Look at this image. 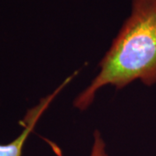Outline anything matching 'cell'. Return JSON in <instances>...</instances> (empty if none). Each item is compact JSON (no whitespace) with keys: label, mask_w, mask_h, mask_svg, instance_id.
I'll return each mask as SVG.
<instances>
[{"label":"cell","mask_w":156,"mask_h":156,"mask_svg":"<svg viewBox=\"0 0 156 156\" xmlns=\"http://www.w3.org/2000/svg\"><path fill=\"white\" fill-rule=\"evenodd\" d=\"M99 71L73 101L85 111L104 87L121 90L135 81L156 84V0H131L130 12L98 64Z\"/></svg>","instance_id":"1"},{"label":"cell","mask_w":156,"mask_h":156,"mask_svg":"<svg viewBox=\"0 0 156 156\" xmlns=\"http://www.w3.org/2000/svg\"><path fill=\"white\" fill-rule=\"evenodd\" d=\"M76 74L77 72L73 73V75L66 78L64 82L60 84L54 91L41 98L37 105L33 106L26 112L25 115L20 122L23 126L22 132L10 143L0 144V156H22L24 144L29 136L33 132L40 118L48 109V108L50 106L56 96L60 94L62 90L74 79Z\"/></svg>","instance_id":"2"},{"label":"cell","mask_w":156,"mask_h":156,"mask_svg":"<svg viewBox=\"0 0 156 156\" xmlns=\"http://www.w3.org/2000/svg\"><path fill=\"white\" fill-rule=\"evenodd\" d=\"M89 156H108L106 142L99 130H95L93 134V144Z\"/></svg>","instance_id":"3"}]
</instances>
